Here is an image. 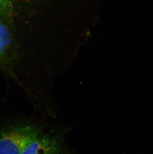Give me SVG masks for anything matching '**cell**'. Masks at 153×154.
<instances>
[{
	"mask_svg": "<svg viewBox=\"0 0 153 154\" xmlns=\"http://www.w3.org/2000/svg\"><path fill=\"white\" fill-rule=\"evenodd\" d=\"M36 124L12 125L0 130V154H22L44 130Z\"/></svg>",
	"mask_w": 153,
	"mask_h": 154,
	"instance_id": "1",
	"label": "cell"
},
{
	"mask_svg": "<svg viewBox=\"0 0 153 154\" xmlns=\"http://www.w3.org/2000/svg\"><path fill=\"white\" fill-rule=\"evenodd\" d=\"M22 154H72L63 128L44 130Z\"/></svg>",
	"mask_w": 153,
	"mask_h": 154,
	"instance_id": "2",
	"label": "cell"
},
{
	"mask_svg": "<svg viewBox=\"0 0 153 154\" xmlns=\"http://www.w3.org/2000/svg\"><path fill=\"white\" fill-rule=\"evenodd\" d=\"M6 20L0 15V65L9 56L13 48V38Z\"/></svg>",
	"mask_w": 153,
	"mask_h": 154,
	"instance_id": "3",
	"label": "cell"
},
{
	"mask_svg": "<svg viewBox=\"0 0 153 154\" xmlns=\"http://www.w3.org/2000/svg\"><path fill=\"white\" fill-rule=\"evenodd\" d=\"M15 1V0H0V15L7 21L12 17Z\"/></svg>",
	"mask_w": 153,
	"mask_h": 154,
	"instance_id": "4",
	"label": "cell"
}]
</instances>
